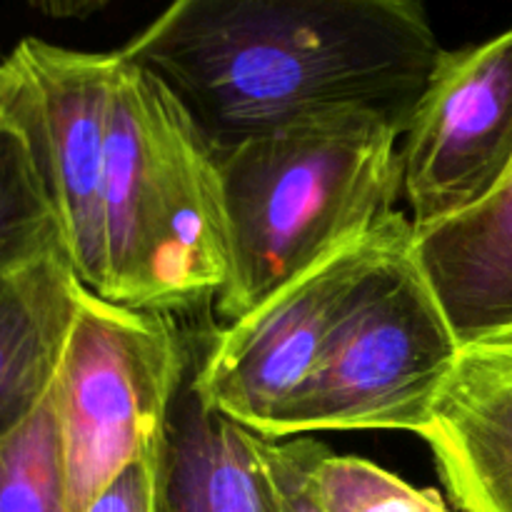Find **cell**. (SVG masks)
<instances>
[{"mask_svg": "<svg viewBox=\"0 0 512 512\" xmlns=\"http://www.w3.org/2000/svg\"><path fill=\"white\" fill-rule=\"evenodd\" d=\"M193 350L155 453L153 512H280L260 433L210 408Z\"/></svg>", "mask_w": 512, "mask_h": 512, "instance_id": "obj_10", "label": "cell"}, {"mask_svg": "<svg viewBox=\"0 0 512 512\" xmlns=\"http://www.w3.org/2000/svg\"><path fill=\"white\" fill-rule=\"evenodd\" d=\"M155 455L125 468L85 512H153Z\"/></svg>", "mask_w": 512, "mask_h": 512, "instance_id": "obj_17", "label": "cell"}, {"mask_svg": "<svg viewBox=\"0 0 512 512\" xmlns=\"http://www.w3.org/2000/svg\"><path fill=\"white\" fill-rule=\"evenodd\" d=\"M123 58L23 38L0 58V120L23 135L85 290L108 298L105 163Z\"/></svg>", "mask_w": 512, "mask_h": 512, "instance_id": "obj_6", "label": "cell"}, {"mask_svg": "<svg viewBox=\"0 0 512 512\" xmlns=\"http://www.w3.org/2000/svg\"><path fill=\"white\" fill-rule=\"evenodd\" d=\"M415 230L465 213L512 168V28L445 50L400 138Z\"/></svg>", "mask_w": 512, "mask_h": 512, "instance_id": "obj_8", "label": "cell"}, {"mask_svg": "<svg viewBox=\"0 0 512 512\" xmlns=\"http://www.w3.org/2000/svg\"><path fill=\"white\" fill-rule=\"evenodd\" d=\"M460 348L415 258L413 223L400 215L290 408L283 438L318 430L420 435Z\"/></svg>", "mask_w": 512, "mask_h": 512, "instance_id": "obj_4", "label": "cell"}, {"mask_svg": "<svg viewBox=\"0 0 512 512\" xmlns=\"http://www.w3.org/2000/svg\"><path fill=\"white\" fill-rule=\"evenodd\" d=\"M83 293L68 255L0 270V440L48 400Z\"/></svg>", "mask_w": 512, "mask_h": 512, "instance_id": "obj_12", "label": "cell"}, {"mask_svg": "<svg viewBox=\"0 0 512 512\" xmlns=\"http://www.w3.org/2000/svg\"><path fill=\"white\" fill-rule=\"evenodd\" d=\"M120 53L223 158L273 130L338 118L403 135L445 48L425 0H170Z\"/></svg>", "mask_w": 512, "mask_h": 512, "instance_id": "obj_1", "label": "cell"}, {"mask_svg": "<svg viewBox=\"0 0 512 512\" xmlns=\"http://www.w3.org/2000/svg\"><path fill=\"white\" fill-rule=\"evenodd\" d=\"M415 258L460 345L512 335V168L465 213L415 230Z\"/></svg>", "mask_w": 512, "mask_h": 512, "instance_id": "obj_11", "label": "cell"}, {"mask_svg": "<svg viewBox=\"0 0 512 512\" xmlns=\"http://www.w3.org/2000/svg\"><path fill=\"white\" fill-rule=\"evenodd\" d=\"M400 138L380 120L338 118L273 130L218 158L230 278L215 310L225 323L398 213Z\"/></svg>", "mask_w": 512, "mask_h": 512, "instance_id": "obj_2", "label": "cell"}, {"mask_svg": "<svg viewBox=\"0 0 512 512\" xmlns=\"http://www.w3.org/2000/svg\"><path fill=\"white\" fill-rule=\"evenodd\" d=\"M68 255L50 195L23 135L0 120V270Z\"/></svg>", "mask_w": 512, "mask_h": 512, "instance_id": "obj_13", "label": "cell"}, {"mask_svg": "<svg viewBox=\"0 0 512 512\" xmlns=\"http://www.w3.org/2000/svg\"><path fill=\"white\" fill-rule=\"evenodd\" d=\"M105 258V300L145 313L215 300L230 278L218 158L160 80L125 58L110 105Z\"/></svg>", "mask_w": 512, "mask_h": 512, "instance_id": "obj_3", "label": "cell"}, {"mask_svg": "<svg viewBox=\"0 0 512 512\" xmlns=\"http://www.w3.org/2000/svg\"><path fill=\"white\" fill-rule=\"evenodd\" d=\"M400 215L225 325L203 358L193 360V383L205 403L253 433L283 438L290 408L318 370L335 325Z\"/></svg>", "mask_w": 512, "mask_h": 512, "instance_id": "obj_7", "label": "cell"}, {"mask_svg": "<svg viewBox=\"0 0 512 512\" xmlns=\"http://www.w3.org/2000/svg\"><path fill=\"white\" fill-rule=\"evenodd\" d=\"M323 512H453L435 490H418L380 465L323 448L315 463Z\"/></svg>", "mask_w": 512, "mask_h": 512, "instance_id": "obj_15", "label": "cell"}, {"mask_svg": "<svg viewBox=\"0 0 512 512\" xmlns=\"http://www.w3.org/2000/svg\"><path fill=\"white\" fill-rule=\"evenodd\" d=\"M188 355L168 315L85 290L50 388L68 512H85L125 468L158 453Z\"/></svg>", "mask_w": 512, "mask_h": 512, "instance_id": "obj_5", "label": "cell"}, {"mask_svg": "<svg viewBox=\"0 0 512 512\" xmlns=\"http://www.w3.org/2000/svg\"><path fill=\"white\" fill-rule=\"evenodd\" d=\"M33 10L48 18H88V15L103 10L110 0H25Z\"/></svg>", "mask_w": 512, "mask_h": 512, "instance_id": "obj_18", "label": "cell"}, {"mask_svg": "<svg viewBox=\"0 0 512 512\" xmlns=\"http://www.w3.org/2000/svg\"><path fill=\"white\" fill-rule=\"evenodd\" d=\"M0 512H68L50 395L23 428L0 440Z\"/></svg>", "mask_w": 512, "mask_h": 512, "instance_id": "obj_14", "label": "cell"}, {"mask_svg": "<svg viewBox=\"0 0 512 512\" xmlns=\"http://www.w3.org/2000/svg\"><path fill=\"white\" fill-rule=\"evenodd\" d=\"M260 448L275 483L280 512H323L315 493V463L325 445L303 435H290V438L260 435Z\"/></svg>", "mask_w": 512, "mask_h": 512, "instance_id": "obj_16", "label": "cell"}, {"mask_svg": "<svg viewBox=\"0 0 512 512\" xmlns=\"http://www.w3.org/2000/svg\"><path fill=\"white\" fill-rule=\"evenodd\" d=\"M420 438L463 512H512V335L468 343Z\"/></svg>", "mask_w": 512, "mask_h": 512, "instance_id": "obj_9", "label": "cell"}]
</instances>
